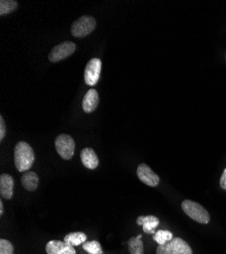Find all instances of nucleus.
Returning a JSON list of instances; mask_svg holds the SVG:
<instances>
[{
  "mask_svg": "<svg viewBox=\"0 0 226 254\" xmlns=\"http://www.w3.org/2000/svg\"><path fill=\"white\" fill-rule=\"evenodd\" d=\"M137 224L142 226L146 234H155V229L159 225L158 218L154 216H141L137 219Z\"/></svg>",
  "mask_w": 226,
  "mask_h": 254,
  "instance_id": "13",
  "label": "nucleus"
},
{
  "mask_svg": "<svg viewBox=\"0 0 226 254\" xmlns=\"http://www.w3.org/2000/svg\"><path fill=\"white\" fill-rule=\"evenodd\" d=\"M47 254H76L74 246L66 243L64 240H51L46 245Z\"/></svg>",
  "mask_w": 226,
  "mask_h": 254,
  "instance_id": "9",
  "label": "nucleus"
},
{
  "mask_svg": "<svg viewBox=\"0 0 226 254\" xmlns=\"http://www.w3.org/2000/svg\"><path fill=\"white\" fill-rule=\"evenodd\" d=\"M142 235L132 237L128 241V249L130 254H144V245L141 240Z\"/></svg>",
  "mask_w": 226,
  "mask_h": 254,
  "instance_id": "16",
  "label": "nucleus"
},
{
  "mask_svg": "<svg viewBox=\"0 0 226 254\" xmlns=\"http://www.w3.org/2000/svg\"><path fill=\"white\" fill-rule=\"evenodd\" d=\"M76 49V45L73 43V42L66 41L63 42L57 46H55L50 54H49V60L51 62H59L61 60H63L69 56H71Z\"/></svg>",
  "mask_w": 226,
  "mask_h": 254,
  "instance_id": "6",
  "label": "nucleus"
},
{
  "mask_svg": "<svg viewBox=\"0 0 226 254\" xmlns=\"http://www.w3.org/2000/svg\"><path fill=\"white\" fill-rule=\"evenodd\" d=\"M98 103V93L95 90L91 89L85 95L84 101H82V108H84V111L86 113H91L97 108Z\"/></svg>",
  "mask_w": 226,
  "mask_h": 254,
  "instance_id": "11",
  "label": "nucleus"
},
{
  "mask_svg": "<svg viewBox=\"0 0 226 254\" xmlns=\"http://www.w3.org/2000/svg\"><path fill=\"white\" fill-rule=\"evenodd\" d=\"M55 147L61 158L63 160H70L74 156L75 141L68 134H60L55 139Z\"/></svg>",
  "mask_w": 226,
  "mask_h": 254,
  "instance_id": "5",
  "label": "nucleus"
},
{
  "mask_svg": "<svg viewBox=\"0 0 226 254\" xmlns=\"http://www.w3.org/2000/svg\"><path fill=\"white\" fill-rule=\"evenodd\" d=\"M181 209L183 213L192 220L200 224H208L210 222V215L200 203L193 200L186 199L181 202Z\"/></svg>",
  "mask_w": 226,
  "mask_h": 254,
  "instance_id": "2",
  "label": "nucleus"
},
{
  "mask_svg": "<svg viewBox=\"0 0 226 254\" xmlns=\"http://www.w3.org/2000/svg\"><path fill=\"white\" fill-rule=\"evenodd\" d=\"M14 248L11 242L6 239L0 240V254H13Z\"/></svg>",
  "mask_w": 226,
  "mask_h": 254,
  "instance_id": "20",
  "label": "nucleus"
},
{
  "mask_svg": "<svg viewBox=\"0 0 226 254\" xmlns=\"http://www.w3.org/2000/svg\"><path fill=\"white\" fill-rule=\"evenodd\" d=\"M137 176L141 182L151 187L157 186L160 181L157 174H155L146 164H140L138 166Z\"/></svg>",
  "mask_w": 226,
  "mask_h": 254,
  "instance_id": "8",
  "label": "nucleus"
},
{
  "mask_svg": "<svg viewBox=\"0 0 226 254\" xmlns=\"http://www.w3.org/2000/svg\"><path fill=\"white\" fill-rule=\"evenodd\" d=\"M14 180L9 174H1L0 176V195L4 199H11L13 196Z\"/></svg>",
  "mask_w": 226,
  "mask_h": 254,
  "instance_id": "10",
  "label": "nucleus"
},
{
  "mask_svg": "<svg viewBox=\"0 0 226 254\" xmlns=\"http://www.w3.org/2000/svg\"><path fill=\"white\" fill-rule=\"evenodd\" d=\"M156 254H193V250L183 239L176 237L167 244L158 245Z\"/></svg>",
  "mask_w": 226,
  "mask_h": 254,
  "instance_id": "3",
  "label": "nucleus"
},
{
  "mask_svg": "<svg viewBox=\"0 0 226 254\" xmlns=\"http://www.w3.org/2000/svg\"><path fill=\"white\" fill-rule=\"evenodd\" d=\"M220 187L223 189V190H226V168L224 169V171L221 175V178H220Z\"/></svg>",
  "mask_w": 226,
  "mask_h": 254,
  "instance_id": "22",
  "label": "nucleus"
},
{
  "mask_svg": "<svg viewBox=\"0 0 226 254\" xmlns=\"http://www.w3.org/2000/svg\"><path fill=\"white\" fill-rule=\"evenodd\" d=\"M6 134V125L2 116H0V140H3Z\"/></svg>",
  "mask_w": 226,
  "mask_h": 254,
  "instance_id": "21",
  "label": "nucleus"
},
{
  "mask_svg": "<svg viewBox=\"0 0 226 254\" xmlns=\"http://www.w3.org/2000/svg\"><path fill=\"white\" fill-rule=\"evenodd\" d=\"M96 20L90 15L81 16L76 19L71 27V34L76 38H84L94 31Z\"/></svg>",
  "mask_w": 226,
  "mask_h": 254,
  "instance_id": "4",
  "label": "nucleus"
},
{
  "mask_svg": "<svg viewBox=\"0 0 226 254\" xmlns=\"http://www.w3.org/2000/svg\"><path fill=\"white\" fill-rule=\"evenodd\" d=\"M153 239L158 245H164L174 239V235L168 230H158L155 232Z\"/></svg>",
  "mask_w": 226,
  "mask_h": 254,
  "instance_id": "17",
  "label": "nucleus"
},
{
  "mask_svg": "<svg viewBox=\"0 0 226 254\" xmlns=\"http://www.w3.org/2000/svg\"><path fill=\"white\" fill-rule=\"evenodd\" d=\"M16 7L17 1H15V0H1L0 1V14H8L12 12Z\"/></svg>",
  "mask_w": 226,
  "mask_h": 254,
  "instance_id": "18",
  "label": "nucleus"
},
{
  "mask_svg": "<svg viewBox=\"0 0 226 254\" xmlns=\"http://www.w3.org/2000/svg\"><path fill=\"white\" fill-rule=\"evenodd\" d=\"M35 162V153L26 141H19L14 147V166L19 172H28Z\"/></svg>",
  "mask_w": 226,
  "mask_h": 254,
  "instance_id": "1",
  "label": "nucleus"
},
{
  "mask_svg": "<svg viewBox=\"0 0 226 254\" xmlns=\"http://www.w3.org/2000/svg\"><path fill=\"white\" fill-rule=\"evenodd\" d=\"M84 248L89 254H102V249L99 244V242L92 240V241H87L82 245Z\"/></svg>",
  "mask_w": 226,
  "mask_h": 254,
  "instance_id": "19",
  "label": "nucleus"
},
{
  "mask_svg": "<svg viewBox=\"0 0 226 254\" xmlns=\"http://www.w3.org/2000/svg\"><path fill=\"white\" fill-rule=\"evenodd\" d=\"M101 71V60L99 58L90 59L85 69V81L88 86L97 83Z\"/></svg>",
  "mask_w": 226,
  "mask_h": 254,
  "instance_id": "7",
  "label": "nucleus"
},
{
  "mask_svg": "<svg viewBox=\"0 0 226 254\" xmlns=\"http://www.w3.org/2000/svg\"><path fill=\"white\" fill-rule=\"evenodd\" d=\"M23 187L28 191H35L39 186V176L36 172L28 171L25 172L22 176Z\"/></svg>",
  "mask_w": 226,
  "mask_h": 254,
  "instance_id": "14",
  "label": "nucleus"
},
{
  "mask_svg": "<svg viewBox=\"0 0 226 254\" xmlns=\"http://www.w3.org/2000/svg\"><path fill=\"white\" fill-rule=\"evenodd\" d=\"M3 215V202L2 200H0V216Z\"/></svg>",
  "mask_w": 226,
  "mask_h": 254,
  "instance_id": "23",
  "label": "nucleus"
},
{
  "mask_svg": "<svg viewBox=\"0 0 226 254\" xmlns=\"http://www.w3.org/2000/svg\"><path fill=\"white\" fill-rule=\"evenodd\" d=\"M80 159L84 166L88 169H90V170L96 169L99 163L95 152L92 149H90V147H86V149L81 151Z\"/></svg>",
  "mask_w": 226,
  "mask_h": 254,
  "instance_id": "12",
  "label": "nucleus"
},
{
  "mask_svg": "<svg viewBox=\"0 0 226 254\" xmlns=\"http://www.w3.org/2000/svg\"><path fill=\"white\" fill-rule=\"evenodd\" d=\"M88 239V236L86 233L84 232H73V233H69L65 237H64V241L72 246H79L82 243H86Z\"/></svg>",
  "mask_w": 226,
  "mask_h": 254,
  "instance_id": "15",
  "label": "nucleus"
}]
</instances>
